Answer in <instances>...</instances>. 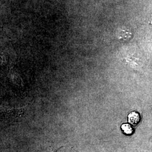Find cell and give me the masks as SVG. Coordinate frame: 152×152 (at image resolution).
Returning a JSON list of instances; mask_svg holds the SVG:
<instances>
[{
	"instance_id": "obj_1",
	"label": "cell",
	"mask_w": 152,
	"mask_h": 152,
	"mask_svg": "<svg viewBox=\"0 0 152 152\" xmlns=\"http://www.w3.org/2000/svg\"><path fill=\"white\" fill-rule=\"evenodd\" d=\"M20 112L18 109L7 108L0 107V118H15Z\"/></svg>"
},
{
	"instance_id": "obj_2",
	"label": "cell",
	"mask_w": 152,
	"mask_h": 152,
	"mask_svg": "<svg viewBox=\"0 0 152 152\" xmlns=\"http://www.w3.org/2000/svg\"><path fill=\"white\" fill-rule=\"evenodd\" d=\"M129 122L133 125H137L140 120V116L139 113L136 112H132L128 115Z\"/></svg>"
},
{
	"instance_id": "obj_3",
	"label": "cell",
	"mask_w": 152,
	"mask_h": 152,
	"mask_svg": "<svg viewBox=\"0 0 152 152\" xmlns=\"http://www.w3.org/2000/svg\"><path fill=\"white\" fill-rule=\"evenodd\" d=\"M132 37V33L128 30L123 29L118 34V38L120 39L127 41Z\"/></svg>"
},
{
	"instance_id": "obj_4",
	"label": "cell",
	"mask_w": 152,
	"mask_h": 152,
	"mask_svg": "<svg viewBox=\"0 0 152 152\" xmlns=\"http://www.w3.org/2000/svg\"><path fill=\"white\" fill-rule=\"evenodd\" d=\"M121 129L122 131H124V132L127 134V135H131L133 133L134 130L133 128L131 126V125L129 124H124V125L121 126Z\"/></svg>"
}]
</instances>
